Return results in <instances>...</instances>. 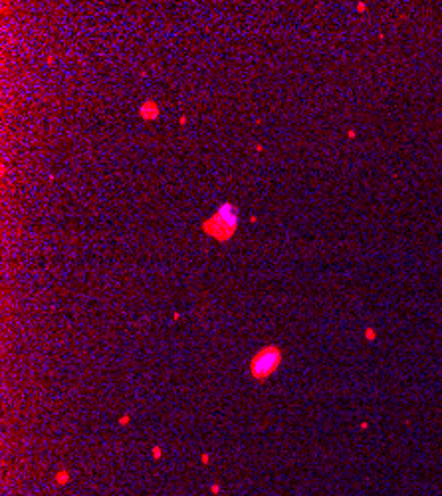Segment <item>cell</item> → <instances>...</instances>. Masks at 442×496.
I'll return each instance as SVG.
<instances>
[{
    "label": "cell",
    "mask_w": 442,
    "mask_h": 496,
    "mask_svg": "<svg viewBox=\"0 0 442 496\" xmlns=\"http://www.w3.org/2000/svg\"><path fill=\"white\" fill-rule=\"evenodd\" d=\"M256 151H258V153H262V151H264V147H262V143H256Z\"/></svg>",
    "instance_id": "cell-5"
},
{
    "label": "cell",
    "mask_w": 442,
    "mask_h": 496,
    "mask_svg": "<svg viewBox=\"0 0 442 496\" xmlns=\"http://www.w3.org/2000/svg\"><path fill=\"white\" fill-rule=\"evenodd\" d=\"M357 10H359V12H365V10H367V4L359 2V4H357Z\"/></svg>",
    "instance_id": "cell-4"
},
{
    "label": "cell",
    "mask_w": 442,
    "mask_h": 496,
    "mask_svg": "<svg viewBox=\"0 0 442 496\" xmlns=\"http://www.w3.org/2000/svg\"><path fill=\"white\" fill-rule=\"evenodd\" d=\"M280 361H282V352L276 346L262 348L258 354L252 357L250 373L256 379H266V377H270L274 371H276V367L280 365Z\"/></svg>",
    "instance_id": "cell-2"
},
{
    "label": "cell",
    "mask_w": 442,
    "mask_h": 496,
    "mask_svg": "<svg viewBox=\"0 0 442 496\" xmlns=\"http://www.w3.org/2000/svg\"><path fill=\"white\" fill-rule=\"evenodd\" d=\"M238 207L226 201L212 213V216H208L201 224V230L206 236H210L218 242H228L238 230Z\"/></svg>",
    "instance_id": "cell-1"
},
{
    "label": "cell",
    "mask_w": 442,
    "mask_h": 496,
    "mask_svg": "<svg viewBox=\"0 0 442 496\" xmlns=\"http://www.w3.org/2000/svg\"><path fill=\"white\" fill-rule=\"evenodd\" d=\"M159 115H161V107L155 100H145L139 106V117L143 121H155V119H159Z\"/></svg>",
    "instance_id": "cell-3"
}]
</instances>
